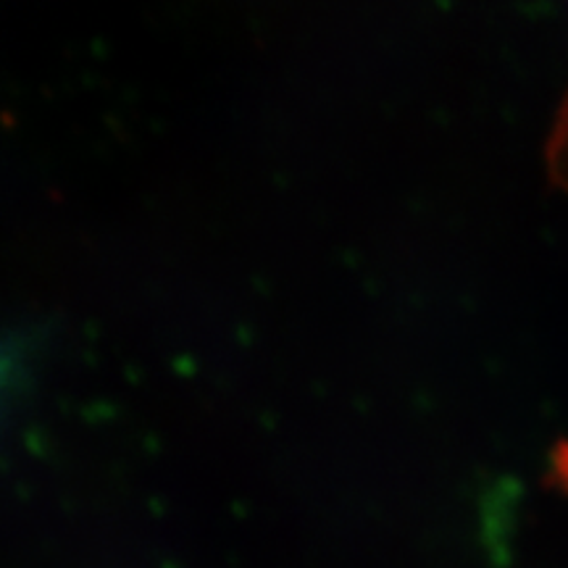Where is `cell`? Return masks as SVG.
Returning <instances> with one entry per match:
<instances>
[{"mask_svg":"<svg viewBox=\"0 0 568 568\" xmlns=\"http://www.w3.org/2000/svg\"><path fill=\"white\" fill-rule=\"evenodd\" d=\"M550 169L552 176L568 187V103L564 113H560L558 130L550 140Z\"/></svg>","mask_w":568,"mask_h":568,"instance_id":"cell-1","label":"cell"}]
</instances>
